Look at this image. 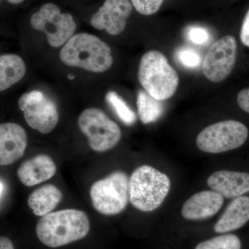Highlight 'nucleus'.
<instances>
[{
	"label": "nucleus",
	"mask_w": 249,
	"mask_h": 249,
	"mask_svg": "<svg viewBox=\"0 0 249 249\" xmlns=\"http://www.w3.org/2000/svg\"><path fill=\"white\" fill-rule=\"evenodd\" d=\"M186 37L192 43L196 45H206L211 40V35L204 27H190L186 30Z\"/></svg>",
	"instance_id": "obj_23"
},
{
	"label": "nucleus",
	"mask_w": 249,
	"mask_h": 249,
	"mask_svg": "<svg viewBox=\"0 0 249 249\" xmlns=\"http://www.w3.org/2000/svg\"><path fill=\"white\" fill-rule=\"evenodd\" d=\"M78 124L93 151L103 152L114 148L122 137L119 126L97 108L83 111Z\"/></svg>",
	"instance_id": "obj_7"
},
{
	"label": "nucleus",
	"mask_w": 249,
	"mask_h": 249,
	"mask_svg": "<svg viewBox=\"0 0 249 249\" xmlns=\"http://www.w3.org/2000/svg\"><path fill=\"white\" fill-rule=\"evenodd\" d=\"M240 39L244 45L249 47V9L246 14L241 27Z\"/></svg>",
	"instance_id": "obj_26"
},
{
	"label": "nucleus",
	"mask_w": 249,
	"mask_h": 249,
	"mask_svg": "<svg viewBox=\"0 0 249 249\" xmlns=\"http://www.w3.org/2000/svg\"><path fill=\"white\" fill-rule=\"evenodd\" d=\"M62 198L61 191L56 186L47 184L31 193L28 205L35 215L43 217L56 208Z\"/></svg>",
	"instance_id": "obj_17"
},
{
	"label": "nucleus",
	"mask_w": 249,
	"mask_h": 249,
	"mask_svg": "<svg viewBox=\"0 0 249 249\" xmlns=\"http://www.w3.org/2000/svg\"><path fill=\"white\" fill-rule=\"evenodd\" d=\"M56 172V165L47 155H39L23 162L18 169V177L26 186H34L50 179Z\"/></svg>",
	"instance_id": "obj_15"
},
{
	"label": "nucleus",
	"mask_w": 249,
	"mask_h": 249,
	"mask_svg": "<svg viewBox=\"0 0 249 249\" xmlns=\"http://www.w3.org/2000/svg\"><path fill=\"white\" fill-rule=\"evenodd\" d=\"M164 0H132L137 12L143 16H151L158 12Z\"/></svg>",
	"instance_id": "obj_24"
},
{
	"label": "nucleus",
	"mask_w": 249,
	"mask_h": 249,
	"mask_svg": "<svg viewBox=\"0 0 249 249\" xmlns=\"http://www.w3.org/2000/svg\"><path fill=\"white\" fill-rule=\"evenodd\" d=\"M25 129L14 123L0 124V165L12 164L24 155L27 147Z\"/></svg>",
	"instance_id": "obj_12"
},
{
	"label": "nucleus",
	"mask_w": 249,
	"mask_h": 249,
	"mask_svg": "<svg viewBox=\"0 0 249 249\" xmlns=\"http://www.w3.org/2000/svg\"><path fill=\"white\" fill-rule=\"evenodd\" d=\"M239 107L249 114V88L241 90L237 97Z\"/></svg>",
	"instance_id": "obj_25"
},
{
	"label": "nucleus",
	"mask_w": 249,
	"mask_h": 249,
	"mask_svg": "<svg viewBox=\"0 0 249 249\" xmlns=\"http://www.w3.org/2000/svg\"><path fill=\"white\" fill-rule=\"evenodd\" d=\"M207 184L223 197L235 199L249 193V173L219 170L208 178Z\"/></svg>",
	"instance_id": "obj_14"
},
{
	"label": "nucleus",
	"mask_w": 249,
	"mask_h": 249,
	"mask_svg": "<svg viewBox=\"0 0 249 249\" xmlns=\"http://www.w3.org/2000/svg\"><path fill=\"white\" fill-rule=\"evenodd\" d=\"M177 60L183 67L190 70H196L201 65L200 54L195 49L183 47L177 50L175 53Z\"/></svg>",
	"instance_id": "obj_22"
},
{
	"label": "nucleus",
	"mask_w": 249,
	"mask_h": 249,
	"mask_svg": "<svg viewBox=\"0 0 249 249\" xmlns=\"http://www.w3.org/2000/svg\"><path fill=\"white\" fill-rule=\"evenodd\" d=\"M27 68L22 58L14 54L0 55V91L22 79Z\"/></svg>",
	"instance_id": "obj_18"
},
{
	"label": "nucleus",
	"mask_w": 249,
	"mask_h": 249,
	"mask_svg": "<svg viewBox=\"0 0 249 249\" xmlns=\"http://www.w3.org/2000/svg\"><path fill=\"white\" fill-rule=\"evenodd\" d=\"M24 119L31 128L42 134H48L55 129L59 121V113L53 100L37 90L25 93L18 102Z\"/></svg>",
	"instance_id": "obj_9"
},
{
	"label": "nucleus",
	"mask_w": 249,
	"mask_h": 249,
	"mask_svg": "<svg viewBox=\"0 0 249 249\" xmlns=\"http://www.w3.org/2000/svg\"><path fill=\"white\" fill-rule=\"evenodd\" d=\"M3 191V185L2 183L0 182V196H1V193H2Z\"/></svg>",
	"instance_id": "obj_29"
},
{
	"label": "nucleus",
	"mask_w": 249,
	"mask_h": 249,
	"mask_svg": "<svg viewBox=\"0 0 249 249\" xmlns=\"http://www.w3.org/2000/svg\"><path fill=\"white\" fill-rule=\"evenodd\" d=\"M106 101L112 108L118 118L126 125H132L137 121V116L125 101L115 91H109Z\"/></svg>",
	"instance_id": "obj_20"
},
{
	"label": "nucleus",
	"mask_w": 249,
	"mask_h": 249,
	"mask_svg": "<svg viewBox=\"0 0 249 249\" xmlns=\"http://www.w3.org/2000/svg\"><path fill=\"white\" fill-rule=\"evenodd\" d=\"M137 106L139 117L142 124L156 122L161 117L164 111L161 101L152 97L145 90L140 89L138 91Z\"/></svg>",
	"instance_id": "obj_19"
},
{
	"label": "nucleus",
	"mask_w": 249,
	"mask_h": 249,
	"mask_svg": "<svg viewBox=\"0 0 249 249\" xmlns=\"http://www.w3.org/2000/svg\"><path fill=\"white\" fill-rule=\"evenodd\" d=\"M224 198L217 192L203 191L192 196L185 201L181 215L190 221H199L213 217L220 211Z\"/></svg>",
	"instance_id": "obj_13"
},
{
	"label": "nucleus",
	"mask_w": 249,
	"mask_h": 249,
	"mask_svg": "<svg viewBox=\"0 0 249 249\" xmlns=\"http://www.w3.org/2000/svg\"><path fill=\"white\" fill-rule=\"evenodd\" d=\"M94 209L105 215H114L125 209L129 200V178L122 171H115L98 180L90 189Z\"/></svg>",
	"instance_id": "obj_5"
},
{
	"label": "nucleus",
	"mask_w": 249,
	"mask_h": 249,
	"mask_svg": "<svg viewBox=\"0 0 249 249\" xmlns=\"http://www.w3.org/2000/svg\"><path fill=\"white\" fill-rule=\"evenodd\" d=\"M248 137V128L240 121H220L201 131L196 137V145L206 153H222L242 146Z\"/></svg>",
	"instance_id": "obj_6"
},
{
	"label": "nucleus",
	"mask_w": 249,
	"mask_h": 249,
	"mask_svg": "<svg viewBox=\"0 0 249 249\" xmlns=\"http://www.w3.org/2000/svg\"><path fill=\"white\" fill-rule=\"evenodd\" d=\"M132 11L128 0H106L103 6L93 15L90 23L98 30H106L111 36L124 32Z\"/></svg>",
	"instance_id": "obj_11"
},
{
	"label": "nucleus",
	"mask_w": 249,
	"mask_h": 249,
	"mask_svg": "<svg viewBox=\"0 0 249 249\" xmlns=\"http://www.w3.org/2000/svg\"><path fill=\"white\" fill-rule=\"evenodd\" d=\"M242 242L238 236L224 233L203 241L195 249H241Z\"/></svg>",
	"instance_id": "obj_21"
},
{
	"label": "nucleus",
	"mask_w": 249,
	"mask_h": 249,
	"mask_svg": "<svg viewBox=\"0 0 249 249\" xmlns=\"http://www.w3.org/2000/svg\"><path fill=\"white\" fill-rule=\"evenodd\" d=\"M9 3L13 4H19V3L22 2L24 0H7Z\"/></svg>",
	"instance_id": "obj_28"
},
{
	"label": "nucleus",
	"mask_w": 249,
	"mask_h": 249,
	"mask_svg": "<svg viewBox=\"0 0 249 249\" xmlns=\"http://www.w3.org/2000/svg\"><path fill=\"white\" fill-rule=\"evenodd\" d=\"M139 82L149 95L163 101L169 99L178 89L179 78L168 59L159 51H149L139 63Z\"/></svg>",
	"instance_id": "obj_4"
},
{
	"label": "nucleus",
	"mask_w": 249,
	"mask_h": 249,
	"mask_svg": "<svg viewBox=\"0 0 249 249\" xmlns=\"http://www.w3.org/2000/svg\"><path fill=\"white\" fill-rule=\"evenodd\" d=\"M170 187L168 175L150 165H142L129 178V199L139 211L152 212L163 204Z\"/></svg>",
	"instance_id": "obj_3"
},
{
	"label": "nucleus",
	"mask_w": 249,
	"mask_h": 249,
	"mask_svg": "<svg viewBox=\"0 0 249 249\" xmlns=\"http://www.w3.org/2000/svg\"><path fill=\"white\" fill-rule=\"evenodd\" d=\"M0 249H15L13 242L8 237L0 236Z\"/></svg>",
	"instance_id": "obj_27"
},
{
	"label": "nucleus",
	"mask_w": 249,
	"mask_h": 249,
	"mask_svg": "<svg viewBox=\"0 0 249 249\" xmlns=\"http://www.w3.org/2000/svg\"><path fill=\"white\" fill-rule=\"evenodd\" d=\"M237 52V41L233 36H224L214 42L203 60L204 76L213 83L225 80L235 66Z\"/></svg>",
	"instance_id": "obj_10"
},
{
	"label": "nucleus",
	"mask_w": 249,
	"mask_h": 249,
	"mask_svg": "<svg viewBox=\"0 0 249 249\" xmlns=\"http://www.w3.org/2000/svg\"><path fill=\"white\" fill-rule=\"evenodd\" d=\"M249 221V196L233 199L214 226V231L224 234L241 229Z\"/></svg>",
	"instance_id": "obj_16"
},
{
	"label": "nucleus",
	"mask_w": 249,
	"mask_h": 249,
	"mask_svg": "<svg viewBox=\"0 0 249 249\" xmlns=\"http://www.w3.org/2000/svg\"><path fill=\"white\" fill-rule=\"evenodd\" d=\"M60 58L67 66L79 67L95 73L107 71L114 62L110 47L89 34L72 36L62 49Z\"/></svg>",
	"instance_id": "obj_2"
},
{
	"label": "nucleus",
	"mask_w": 249,
	"mask_h": 249,
	"mask_svg": "<svg viewBox=\"0 0 249 249\" xmlns=\"http://www.w3.org/2000/svg\"><path fill=\"white\" fill-rule=\"evenodd\" d=\"M31 25L36 30L45 33L49 45L54 48L66 43L76 29L71 15L61 14L58 6L52 3L42 5L31 16Z\"/></svg>",
	"instance_id": "obj_8"
},
{
	"label": "nucleus",
	"mask_w": 249,
	"mask_h": 249,
	"mask_svg": "<svg viewBox=\"0 0 249 249\" xmlns=\"http://www.w3.org/2000/svg\"><path fill=\"white\" fill-rule=\"evenodd\" d=\"M89 229V218L85 212L66 209L42 217L36 225V234L43 245L57 248L84 238Z\"/></svg>",
	"instance_id": "obj_1"
}]
</instances>
